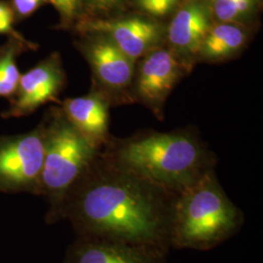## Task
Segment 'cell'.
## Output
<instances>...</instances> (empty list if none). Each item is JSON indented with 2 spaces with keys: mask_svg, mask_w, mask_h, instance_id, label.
<instances>
[{
  "mask_svg": "<svg viewBox=\"0 0 263 263\" xmlns=\"http://www.w3.org/2000/svg\"><path fill=\"white\" fill-rule=\"evenodd\" d=\"M175 195L122 169L100 151L69 191L63 219L71 223L77 236L169 252Z\"/></svg>",
  "mask_w": 263,
  "mask_h": 263,
  "instance_id": "6da1fadb",
  "label": "cell"
},
{
  "mask_svg": "<svg viewBox=\"0 0 263 263\" xmlns=\"http://www.w3.org/2000/svg\"><path fill=\"white\" fill-rule=\"evenodd\" d=\"M103 154L122 169L174 194L214 170L213 155L185 132L149 133L118 142Z\"/></svg>",
  "mask_w": 263,
  "mask_h": 263,
  "instance_id": "7a4b0ae2",
  "label": "cell"
},
{
  "mask_svg": "<svg viewBox=\"0 0 263 263\" xmlns=\"http://www.w3.org/2000/svg\"><path fill=\"white\" fill-rule=\"evenodd\" d=\"M244 222L243 212L226 195L212 170L175 195L170 246L209 251L237 234Z\"/></svg>",
  "mask_w": 263,
  "mask_h": 263,
  "instance_id": "3957f363",
  "label": "cell"
},
{
  "mask_svg": "<svg viewBox=\"0 0 263 263\" xmlns=\"http://www.w3.org/2000/svg\"><path fill=\"white\" fill-rule=\"evenodd\" d=\"M44 131V159L41 196L46 199V223L63 219L66 197L89 169L100 149L66 119L61 108H53L41 122Z\"/></svg>",
  "mask_w": 263,
  "mask_h": 263,
  "instance_id": "277c9868",
  "label": "cell"
},
{
  "mask_svg": "<svg viewBox=\"0 0 263 263\" xmlns=\"http://www.w3.org/2000/svg\"><path fill=\"white\" fill-rule=\"evenodd\" d=\"M44 131L40 123L28 133L0 137V192L41 196Z\"/></svg>",
  "mask_w": 263,
  "mask_h": 263,
  "instance_id": "5b68a950",
  "label": "cell"
},
{
  "mask_svg": "<svg viewBox=\"0 0 263 263\" xmlns=\"http://www.w3.org/2000/svg\"><path fill=\"white\" fill-rule=\"evenodd\" d=\"M76 46L89 64L97 91L105 96L122 94L130 89L136 62L99 32L82 31Z\"/></svg>",
  "mask_w": 263,
  "mask_h": 263,
  "instance_id": "8992f818",
  "label": "cell"
},
{
  "mask_svg": "<svg viewBox=\"0 0 263 263\" xmlns=\"http://www.w3.org/2000/svg\"><path fill=\"white\" fill-rule=\"evenodd\" d=\"M66 82L62 59L59 53L54 52L25 73H21L16 93L10 99L9 106L1 113V117H24L43 104L57 102Z\"/></svg>",
  "mask_w": 263,
  "mask_h": 263,
  "instance_id": "52a82bcc",
  "label": "cell"
},
{
  "mask_svg": "<svg viewBox=\"0 0 263 263\" xmlns=\"http://www.w3.org/2000/svg\"><path fill=\"white\" fill-rule=\"evenodd\" d=\"M140 60L133 81L136 98L158 116L170 93L189 68L169 48L163 46Z\"/></svg>",
  "mask_w": 263,
  "mask_h": 263,
  "instance_id": "ba28073f",
  "label": "cell"
},
{
  "mask_svg": "<svg viewBox=\"0 0 263 263\" xmlns=\"http://www.w3.org/2000/svg\"><path fill=\"white\" fill-rule=\"evenodd\" d=\"M78 28L81 32L94 31L104 34L135 62L163 46L166 40V30L159 23L141 17L85 21Z\"/></svg>",
  "mask_w": 263,
  "mask_h": 263,
  "instance_id": "9c48e42d",
  "label": "cell"
},
{
  "mask_svg": "<svg viewBox=\"0 0 263 263\" xmlns=\"http://www.w3.org/2000/svg\"><path fill=\"white\" fill-rule=\"evenodd\" d=\"M213 12L208 0H187L176 13L166 30L170 50L190 68L213 26Z\"/></svg>",
  "mask_w": 263,
  "mask_h": 263,
  "instance_id": "30bf717a",
  "label": "cell"
},
{
  "mask_svg": "<svg viewBox=\"0 0 263 263\" xmlns=\"http://www.w3.org/2000/svg\"><path fill=\"white\" fill-rule=\"evenodd\" d=\"M168 251L97 237L77 236L65 263H165Z\"/></svg>",
  "mask_w": 263,
  "mask_h": 263,
  "instance_id": "8fae6325",
  "label": "cell"
},
{
  "mask_svg": "<svg viewBox=\"0 0 263 263\" xmlns=\"http://www.w3.org/2000/svg\"><path fill=\"white\" fill-rule=\"evenodd\" d=\"M66 119L95 147L101 149L107 143L108 100L94 90L90 94L67 99L61 107Z\"/></svg>",
  "mask_w": 263,
  "mask_h": 263,
  "instance_id": "7c38bea8",
  "label": "cell"
},
{
  "mask_svg": "<svg viewBox=\"0 0 263 263\" xmlns=\"http://www.w3.org/2000/svg\"><path fill=\"white\" fill-rule=\"evenodd\" d=\"M249 34L241 25L219 22L213 25L198 51V61L216 63L240 53L248 43Z\"/></svg>",
  "mask_w": 263,
  "mask_h": 263,
  "instance_id": "4fadbf2b",
  "label": "cell"
},
{
  "mask_svg": "<svg viewBox=\"0 0 263 263\" xmlns=\"http://www.w3.org/2000/svg\"><path fill=\"white\" fill-rule=\"evenodd\" d=\"M37 47L35 43H25L15 38H8L0 46V98L10 100L16 93L21 77L18 59L22 53Z\"/></svg>",
  "mask_w": 263,
  "mask_h": 263,
  "instance_id": "5bb4252c",
  "label": "cell"
},
{
  "mask_svg": "<svg viewBox=\"0 0 263 263\" xmlns=\"http://www.w3.org/2000/svg\"><path fill=\"white\" fill-rule=\"evenodd\" d=\"M256 4L257 0H214L211 7L219 22L242 25L252 17Z\"/></svg>",
  "mask_w": 263,
  "mask_h": 263,
  "instance_id": "9a60e30c",
  "label": "cell"
},
{
  "mask_svg": "<svg viewBox=\"0 0 263 263\" xmlns=\"http://www.w3.org/2000/svg\"><path fill=\"white\" fill-rule=\"evenodd\" d=\"M15 14L12 7L5 1L0 0V34L18 39L25 43H33L14 28Z\"/></svg>",
  "mask_w": 263,
  "mask_h": 263,
  "instance_id": "2e32d148",
  "label": "cell"
},
{
  "mask_svg": "<svg viewBox=\"0 0 263 263\" xmlns=\"http://www.w3.org/2000/svg\"><path fill=\"white\" fill-rule=\"evenodd\" d=\"M180 0H138L142 12L152 17H164L172 13Z\"/></svg>",
  "mask_w": 263,
  "mask_h": 263,
  "instance_id": "e0dca14e",
  "label": "cell"
},
{
  "mask_svg": "<svg viewBox=\"0 0 263 263\" xmlns=\"http://www.w3.org/2000/svg\"><path fill=\"white\" fill-rule=\"evenodd\" d=\"M56 8L64 26L70 25L79 14L82 0H48Z\"/></svg>",
  "mask_w": 263,
  "mask_h": 263,
  "instance_id": "ac0fdd59",
  "label": "cell"
},
{
  "mask_svg": "<svg viewBox=\"0 0 263 263\" xmlns=\"http://www.w3.org/2000/svg\"><path fill=\"white\" fill-rule=\"evenodd\" d=\"M46 0H12V9L15 16L20 19L29 17L45 2Z\"/></svg>",
  "mask_w": 263,
  "mask_h": 263,
  "instance_id": "d6986e66",
  "label": "cell"
},
{
  "mask_svg": "<svg viewBox=\"0 0 263 263\" xmlns=\"http://www.w3.org/2000/svg\"><path fill=\"white\" fill-rule=\"evenodd\" d=\"M120 0H85V6L93 13H104L113 8Z\"/></svg>",
  "mask_w": 263,
  "mask_h": 263,
  "instance_id": "ffe728a7",
  "label": "cell"
}]
</instances>
